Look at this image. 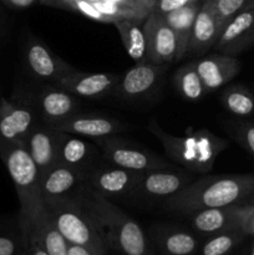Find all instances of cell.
<instances>
[{
    "instance_id": "7c38bea8",
    "label": "cell",
    "mask_w": 254,
    "mask_h": 255,
    "mask_svg": "<svg viewBox=\"0 0 254 255\" xmlns=\"http://www.w3.org/2000/svg\"><path fill=\"white\" fill-rule=\"evenodd\" d=\"M254 45V2L232 17L222 29L213 49L221 54L237 56Z\"/></svg>"
},
{
    "instance_id": "3957f363",
    "label": "cell",
    "mask_w": 254,
    "mask_h": 255,
    "mask_svg": "<svg viewBox=\"0 0 254 255\" xmlns=\"http://www.w3.org/2000/svg\"><path fill=\"white\" fill-rule=\"evenodd\" d=\"M147 128L161 142L167 156L191 173L211 172L219 154L228 147L226 139L206 128H189L183 136H174L164 131L156 120H151Z\"/></svg>"
},
{
    "instance_id": "d590c367",
    "label": "cell",
    "mask_w": 254,
    "mask_h": 255,
    "mask_svg": "<svg viewBox=\"0 0 254 255\" xmlns=\"http://www.w3.org/2000/svg\"><path fill=\"white\" fill-rule=\"evenodd\" d=\"M40 0H1L2 4L6 5L10 9L15 10H22V9H29L32 5L39 2Z\"/></svg>"
},
{
    "instance_id": "e575fe53",
    "label": "cell",
    "mask_w": 254,
    "mask_h": 255,
    "mask_svg": "<svg viewBox=\"0 0 254 255\" xmlns=\"http://www.w3.org/2000/svg\"><path fill=\"white\" fill-rule=\"evenodd\" d=\"M241 229L247 237H254V208L251 206H243L241 219Z\"/></svg>"
},
{
    "instance_id": "4dcf8cb0",
    "label": "cell",
    "mask_w": 254,
    "mask_h": 255,
    "mask_svg": "<svg viewBox=\"0 0 254 255\" xmlns=\"http://www.w3.org/2000/svg\"><path fill=\"white\" fill-rule=\"evenodd\" d=\"M213 1L222 31V29L232 17L249 6L252 2H254V0H213Z\"/></svg>"
},
{
    "instance_id": "f546056e",
    "label": "cell",
    "mask_w": 254,
    "mask_h": 255,
    "mask_svg": "<svg viewBox=\"0 0 254 255\" xmlns=\"http://www.w3.org/2000/svg\"><path fill=\"white\" fill-rule=\"evenodd\" d=\"M229 133L254 158V122L238 121L228 126Z\"/></svg>"
},
{
    "instance_id": "ffe728a7",
    "label": "cell",
    "mask_w": 254,
    "mask_h": 255,
    "mask_svg": "<svg viewBox=\"0 0 254 255\" xmlns=\"http://www.w3.org/2000/svg\"><path fill=\"white\" fill-rule=\"evenodd\" d=\"M79 101L75 95L52 84L42 89L36 96V109L42 121L49 125L66 120L79 112Z\"/></svg>"
},
{
    "instance_id": "4316f807",
    "label": "cell",
    "mask_w": 254,
    "mask_h": 255,
    "mask_svg": "<svg viewBox=\"0 0 254 255\" xmlns=\"http://www.w3.org/2000/svg\"><path fill=\"white\" fill-rule=\"evenodd\" d=\"M223 107L236 117H249L254 114V95L241 84L229 85L221 95Z\"/></svg>"
},
{
    "instance_id": "e0dca14e",
    "label": "cell",
    "mask_w": 254,
    "mask_h": 255,
    "mask_svg": "<svg viewBox=\"0 0 254 255\" xmlns=\"http://www.w3.org/2000/svg\"><path fill=\"white\" fill-rule=\"evenodd\" d=\"M166 72V65L138 62L121 75L114 95L122 99H137L151 92Z\"/></svg>"
},
{
    "instance_id": "4fadbf2b",
    "label": "cell",
    "mask_w": 254,
    "mask_h": 255,
    "mask_svg": "<svg viewBox=\"0 0 254 255\" xmlns=\"http://www.w3.org/2000/svg\"><path fill=\"white\" fill-rule=\"evenodd\" d=\"M85 186V173L57 162L41 174L42 202L77 198Z\"/></svg>"
},
{
    "instance_id": "1f68e13d",
    "label": "cell",
    "mask_w": 254,
    "mask_h": 255,
    "mask_svg": "<svg viewBox=\"0 0 254 255\" xmlns=\"http://www.w3.org/2000/svg\"><path fill=\"white\" fill-rule=\"evenodd\" d=\"M66 6H69L70 9L76 10L79 11L80 14L85 15L89 19L95 20V21L99 22H110L111 21L109 20V17L105 16L96 6H95L94 1L91 0H64Z\"/></svg>"
},
{
    "instance_id": "30bf717a",
    "label": "cell",
    "mask_w": 254,
    "mask_h": 255,
    "mask_svg": "<svg viewBox=\"0 0 254 255\" xmlns=\"http://www.w3.org/2000/svg\"><path fill=\"white\" fill-rule=\"evenodd\" d=\"M36 124V114L31 106L0 100V142L25 146Z\"/></svg>"
},
{
    "instance_id": "5bb4252c",
    "label": "cell",
    "mask_w": 254,
    "mask_h": 255,
    "mask_svg": "<svg viewBox=\"0 0 254 255\" xmlns=\"http://www.w3.org/2000/svg\"><path fill=\"white\" fill-rule=\"evenodd\" d=\"M121 75L111 72H82L76 70L57 81V86L62 87L81 99H102L114 95Z\"/></svg>"
},
{
    "instance_id": "6da1fadb",
    "label": "cell",
    "mask_w": 254,
    "mask_h": 255,
    "mask_svg": "<svg viewBox=\"0 0 254 255\" xmlns=\"http://www.w3.org/2000/svg\"><path fill=\"white\" fill-rule=\"evenodd\" d=\"M254 196V173L206 176L163 201L168 212L189 216L208 208L246 206Z\"/></svg>"
},
{
    "instance_id": "7a4b0ae2",
    "label": "cell",
    "mask_w": 254,
    "mask_h": 255,
    "mask_svg": "<svg viewBox=\"0 0 254 255\" xmlns=\"http://www.w3.org/2000/svg\"><path fill=\"white\" fill-rule=\"evenodd\" d=\"M77 198L99 227L109 249L122 255H153L143 229L110 199L85 186Z\"/></svg>"
},
{
    "instance_id": "f35d334b",
    "label": "cell",
    "mask_w": 254,
    "mask_h": 255,
    "mask_svg": "<svg viewBox=\"0 0 254 255\" xmlns=\"http://www.w3.org/2000/svg\"><path fill=\"white\" fill-rule=\"evenodd\" d=\"M133 1H136L137 4L142 5L143 7H147V9H149L152 11L154 7V5H156L157 0H133Z\"/></svg>"
},
{
    "instance_id": "9a60e30c",
    "label": "cell",
    "mask_w": 254,
    "mask_h": 255,
    "mask_svg": "<svg viewBox=\"0 0 254 255\" xmlns=\"http://www.w3.org/2000/svg\"><path fill=\"white\" fill-rule=\"evenodd\" d=\"M51 126L65 133L76 134L92 139L114 136L126 129V126L121 121L111 116L100 114H80V112H76L69 119L62 120Z\"/></svg>"
},
{
    "instance_id": "b9f144b4",
    "label": "cell",
    "mask_w": 254,
    "mask_h": 255,
    "mask_svg": "<svg viewBox=\"0 0 254 255\" xmlns=\"http://www.w3.org/2000/svg\"><path fill=\"white\" fill-rule=\"evenodd\" d=\"M249 255H254V243H253V247H252V249H251V253H249Z\"/></svg>"
},
{
    "instance_id": "d6a6232c",
    "label": "cell",
    "mask_w": 254,
    "mask_h": 255,
    "mask_svg": "<svg viewBox=\"0 0 254 255\" xmlns=\"http://www.w3.org/2000/svg\"><path fill=\"white\" fill-rule=\"evenodd\" d=\"M27 243L22 234L20 238L9 236H0V255H25Z\"/></svg>"
},
{
    "instance_id": "5b68a950",
    "label": "cell",
    "mask_w": 254,
    "mask_h": 255,
    "mask_svg": "<svg viewBox=\"0 0 254 255\" xmlns=\"http://www.w3.org/2000/svg\"><path fill=\"white\" fill-rule=\"evenodd\" d=\"M56 228L67 243L85 247L95 255H106L109 247L79 198L56 199L44 203Z\"/></svg>"
},
{
    "instance_id": "2e32d148",
    "label": "cell",
    "mask_w": 254,
    "mask_h": 255,
    "mask_svg": "<svg viewBox=\"0 0 254 255\" xmlns=\"http://www.w3.org/2000/svg\"><path fill=\"white\" fill-rule=\"evenodd\" d=\"M193 62L207 94L226 86L242 69L241 61L236 56L221 52L202 56Z\"/></svg>"
},
{
    "instance_id": "277c9868",
    "label": "cell",
    "mask_w": 254,
    "mask_h": 255,
    "mask_svg": "<svg viewBox=\"0 0 254 255\" xmlns=\"http://www.w3.org/2000/svg\"><path fill=\"white\" fill-rule=\"evenodd\" d=\"M0 158L14 183L20 203V231L30 226L44 209L41 197V173L22 144L0 142Z\"/></svg>"
},
{
    "instance_id": "83f0119b",
    "label": "cell",
    "mask_w": 254,
    "mask_h": 255,
    "mask_svg": "<svg viewBox=\"0 0 254 255\" xmlns=\"http://www.w3.org/2000/svg\"><path fill=\"white\" fill-rule=\"evenodd\" d=\"M174 86L184 100L198 101L207 94L194 62H188L177 70L173 76Z\"/></svg>"
},
{
    "instance_id": "8fae6325",
    "label": "cell",
    "mask_w": 254,
    "mask_h": 255,
    "mask_svg": "<svg viewBox=\"0 0 254 255\" xmlns=\"http://www.w3.org/2000/svg\"><path fill=\"white\" fill-rule=\"evenodd\" d=\"M193 173L174 167L144 172L141 182L131 197L143 198H168L194 181Z\"/></svg>"
},
{
    "instance_id": "ac0fdd59",
    "label": "cell",
    "mask_w": 254,
    "mask_h": 255,
    "mask_svg": "<svg viewBox=\"0 0 254 255\" xmlns=\"http://www.w3.org/2000/svg\"><path fill=\"white\" fill-rule=\"evenodd\" d=\"M60 163L77 169L86 176L87 172L101 162L96 143H91L85 137L61 132L57 151Z\"/></svg>"
},
{
    "instance_id": "52a82bcc",
    "label": "cell",
    "mask_w": 254,
    "mask_h": 255,
    "mask_svg": "<svg viewBox=\"0 0 254 255\" xmlns=\"http://www.w3.org/2000/svg\"><path fill=\"white\" fill-rule=\"evenodd\" d=\"M144 172L129 171L114 166L104 159V163L90 169L85 176L86 186L95 193L107 199L131 197L141 182Z\"/></svg>"
},
{
    "instance_id": "f1b7e54d",
    "label": "cell",
    "mask_w": 254,
    "mask_h": 255,
    "mask_svg": "<svg viewBox=\"0 0 254 255\" xmlns=\"http://www.w3.org/2000/svg\"><path fill=\"white\" fill-rule=\"evenodd\" d=\"M242 229H231L209 236L201 249V255H228L246 239Z\"/></svg>"
},
{
    "instance_id": "836d02e7",
    "label": "cell",
    "mask_w": 254,
    "mask_h": 255,
    "mask_svg": "<svg viewBox=\"0 0 254 255\" xmlns=\"http://www.w3.org/2000/svg\"><path fill=\"white\" fill-rule=\"evenodd\" d=\"M197 1H199V0H157L152 11H157L159 14L164 15L182 9L184 6H188V5L194 4Z\"/></svg>"
},
{
    "instance_id": "74e56055",
    "label": "cell",
    "mask_w": 254,
    "mask_h": 255,
    "mask_svg": "<svg viewBox=\"0 0 254 255\" xmlns=\"http://www.w3.org/2000/svg\"><path fill=\"white\" fill-rule=\"evenodd\" d=\"M27 243V251L25 255H49L42 248H40L37 244L31 243V242H26Z\"/></svg>"
},
{
    "instance_id": "7402d4cb",
    "label": "cell",
    "mask_w": 254,
    "mask_h": 255,
    "mask_svg": "<svg viewBox=\"0 0 254 255\" xmlns=\"http://www.w3.org/2000/svg\"><path fill=\"white\" fill-rule=\"evenodd\" d=\"M243 206L208 208L189 214L194 231L203 236H213L231 229H241Z\"/></svg>"
},
{
    "instance_id": "8d00e7d4",
    "label": "cell",
    "mask_w": 254,
    "mask_h": 255,
    "mask_svg": "<svg viewBox=\"0 0 254 255\" xmlns=\"http://www.w3.org/2000/svg\"><path fill=\"white\" fill-rule=\"evenodd\" d=\"M67 255H95L85 247L76 246V244H67Z\"/></svg>"
},
{
    "instance_id": "9c48e42d",
    "label": "cell",
    "mask_w": 254,
    "mask_h": 255,
    "mask_svg": "<svg viewBox=\"0 0 254 255\" xmlns=\"http://www.w3.org/2000/svg\"><path fill=\"white\" fill-rule=\"evenodd\" d=\"M24 60L26 69L35 79L54 85L60 79L77 70L56 56L46 45L35 37L29 39L25 44Z\"/></svg>"
},
{
    "instance_id": "cb8c5ba5",
    "label": "cell",
    "mask_w": 254,
    "mask_h": 255,
    "mask_svg": "<svg viewBox=\"0 0 254 255\" xmlns=\"http://www.w3.org/2000/svg\"><path fill=\"white\" fill-rule=\"evenodd\" d=\"M153 239L164 255H194L199 248L196 234L178 227L154 228Z\"/></svg>"
},
{
    "instance_id": "8992f818",
    "label": "cell",
    "mask_w": 254,
    "mask_h": 255,
    "mask_svg": "<svg viewBox=\"0 0 254 255\" xmlns=\"http://www.w3.org/2000/svg\"><path fill=\"white\" fill-rule=\"evenodd\" d=\"M94 141L101 151L102 159L114 166L136 172H148L173 167L166 159L156 156L148 149L120 138L116 134L95 138Z\"/></svg>"
},
{
    "instance_id": "44dd1931",
    "label": "cell",
    "mask_w": 254,
    "mask_h": 255,
    "mask_svg": "<svg viewBox=\"0 0 254 255\" xmlns=\"http://www.w3.org/2000/svg\"><path fill=\"white\" fill-rule=\"evenodd\" d=\"M221 34L213 0H203L194 19L188 52L202 56L214 46Z\"/></svg>"
},
{
    "instance_id": "484cf974",
    "label": "cell",
    "mask_w": 254,
    "mask_h": 255,
    "mask_svg": "<svg viewBox=\"0 0 254 255\" xmlns=\"http://www.w3.org/2000/svg\"><path fill=\"white\" fill-rule=\"evenodd\" d=\"M126 52L136 64L147 62V40L143 26L133 20L122 19L115 22Z\"/></svg>"
},
{
    "instance_id": "603a6c76",
    "label": "cell",
    "mask_w": 254,
    "mask_h": 255,
    "mask_svg": "<svg viewBox=\"0 0 254 255\" xmlns=\"http://www.w3.org/2000/svg\"><path fill=\"white\" fill-rule=\"evenodd\" d=\"M26 242L37 244L49 255H67V242L50 218L46 209H42L27 228L21 231Z\"/></svg>"
},
{
    "instance_id": "d6986e66",
    "label": "cell",
    "mask_w": 254,
    "mask_h": 255,
    "mask_svg": "<svg viewBox=\"0 0 254 255\" xmlns=\"http://www.w3.org/2000/svg\"><path fill=\"white\" fill-rule=\"evenodd\" d=\"M60 134L61 131L56 129L51 125L44 121L42 124L37 122L25 142L27 152L34 159L41 174L59 162L57 151H59Z\"/></svg>"
},
{
    "instance_id": "d4e9b609",
    "label": "cell",
    "mask_w": 254,
    "mask_h": 255,
    "mask_svg": "<svg viewBox=\"0 0 254 255\" xmlns=\"http://www.w3.org/2000/svg\"><path fill=\"white\" fill-rule=\"evenodd\" d=\"M201 5L202 1L199 0L194 4L188 5V6H184L182 9L176 10V11L162 15L167 21V24L173 29L177 37H178V60L183 59L184 55L188 52L192 27H193L194 19H196V15Z\"/></svg>"
},
{
    "instance_id": "ba28073f",
    "label": "cell",
    "mask_w": 254,
    "mask_h": 255,
    "mask_svg": "<svg viewBox=\"0 0 254 255\" xmlns=\"http://www.w3.org/2000/svg\"><path fill=\"white\" fill-rule=\"evenodd\" d=\"M143 30L147 40V62L166 65L178 61V37L162 14L149 12Z\"/></svg>"
},
{
    "instance_id": "ab89813d",
    "label": "cell",
    "mask_w": 254,
    "mask_h": 255,
    "mask_svg": "<svg viewBox=\"0 0 254 255\" xmlns=\"http://www.w3.org/2000/svg\"><path fill=\"white\" fill-rule=\"evenodd\" d=\"M41 2H45V4L55 5V6H66L64 0H40Z\"/></svg>"
},
{
    "instance_id": "60d3db41",
    "label": "cell",
    "mask_w": 254,
    "mask_h": 255,
    "mask_svg": "<svg viewBox=\"0 0 254 255\" xmlns=\"http://www.w3.org/2000/svg\"><path fill=\"white\" fill-rule=\"evenodd\" d=\"M246 206H251V207H253V208H254V196L252 197L251 199H249V202L246 204Z\"/></svg>"
}]
</instances>
